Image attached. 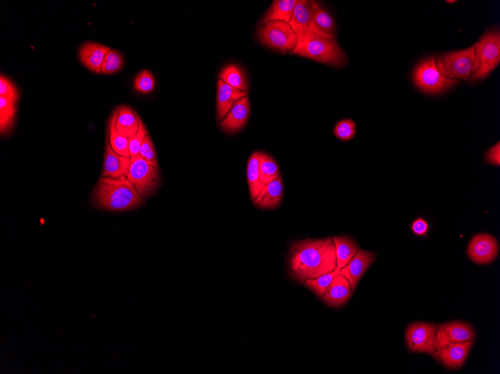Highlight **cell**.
<instances>
[{"mask_svg": "<svg viewBox=\"0 0 500 374\" xmlns=\"http://www.w3.org/2000/svg\"><path fill=\"white\" fill-rule=\"evenodd\" d=\"M289 260L292 277L297 281L331 274L337 267L334 238L295 242L290 249Z\"/></svg>", "mask_w": 500, "mask_h": 374, "instance_id": "1", "label": "cell"}, {"mask_svg": "<svg viewBox=\"0 0 500 374\" xmlns=\"http://www.w3.org/2000/svg\"><path fill=\"white\" fill-rule=\"evenodd\" d=\"M92 202L100 209L124 211L142 206L144 199L127 177H102L94 190Z\"/></svg>", "mask_w": 500, "mask_h": 374, "instance_id": "2", "label": "cell"}, {"mask_svg": "<svg viewBox=\"0 0 500 374\" xmlns=\"http://www.w3.org/2000/svg\"><path fill=\"white\" fill-rule=\"evenodd\" d=\"M298 43L291 53L329 66L341 67L347 62L343 49L334 38H326L313 33L297 35Z\"/></svg>", "mask_w": 500, "mask_h": 374, "instance_id": "3", "label": "cell"}, {"mask_svg": "<svg viewBox=\"0 0 500 374\" xmlns=\"http://www.w3.org/2000/svg\"><path fill=\"white\" fill-rule=\"evenodd\" d=\"M435 63L439 74L448 79L471 80L478 70L474 47L442 54Z\"/></svg>", "mask_w": 500, "mask_h": 374, "instance_id": "4", "label": "cell"}, {"mask_svg": "<svg viewBox=\"0 0 500 374\" xmlns=\"http://www.w3.org/2000/svg\"><path fill=\"white\" fill-rule=\"evenodd\" d=\"M258 37L263 44L281 53H292L298 43L295 30L282 20L263 24L258 29Z\"/></svg>", "mask_w": 500, "mask_h": 374, "instance_id": "5", "label": "cell"}, {"mask_svg": "<svg viewBox=\"0 0 500 374\" xmlns=\"http://www.w3.org/2000/svg\"><path fill=\"white\" fill-rule=\"evenodd\" d=\"M140 196L144 200L151 197L159 183V170L157 161H149L142 156L132 158L127 177Z\"/></svg>", "mask_w": 500, "mask_h": 374, "instance_id": "6", "label": "cell"}, {"mask_svg": "<svg viewBox=\"0 0 500 374\" xmlns=\"http://www.w3.org/2000/svg\"><path fill=\"white\" fill-rule=\"evenodd\" d=\"M477 72L471 79L476 81L486 78L500 63V34L499 31L486 33L474 46Z\"/></svg>", "mask_w": 500, "mask_h": 374, "instance_id": "7", "label": "cell"}, {"mask_svg": "<svg viewBox=\"0 0 500 374\" xmlns=\"http://www.w3.org/2000/svg\"><path fill=\"white\" fill-rule=\"evenodd\" d=\"M436 56L428 58L415 69L413 76L416 86L428 94H439L459 83V80L444 78L436 67Z\"/></svg>", "mask_w": 500, "mask_h": 374, "instance_id": "8", "label": "cell"}, {"mask_svg": "<svg viewBox=\"0 0 500 374\" xmlns=\"http://www.w3.org/2000/svg\"><path fill=\"white\" fill-rule=\"evenodd\" d=\"M437 325L416 322L409 325L405 332L407 348L412 352L427 353L432 355Z\"/></svg>", "mask_w": 500, "mask_h": 374, "instance_id": "9", "label": "cell"}, {"mask_svg": "<svg viewBox=\"0 0 500 374\" xmlns=\"http://www.w3.org/2000/svg\"><path fill=\"white\" fill-rule=\"evenodd\" d=\"M476 333L474 327L464 321H452L437 325L435 350L453 343L474 340Z\"/></svg>", "mask_w": 500, "mask_h": 374, "instance_id": "10", "label": "cell"}, {"mask_svg": "<svg viewBox=\"0 0 500 374\" xmlns=\"http://www.w3.org/2000/svg\"><path fill=\"white\" fill-rule=\"evenodd\" d=\"M499 252L497 240L492 235L477 234L469 241L467 254L476 264L487 265L494 261Z\"/></svg>", "mask_w": 500, "mask_h": 374, "instance_id": "11", "label": "cell"}, {"mask_svg": "<svg viewBox=\"0 0 500 374\" xmlns=\"http://www.w3.org/2000/svg\"><path fill=\"white\" fill-rule=\"evenodd\" d=\"M475 341L450 343L432 353L434 359L450 369L461 368L465 363Z\"/></svg>", "mask_w": 500, "mask_h": 374, "instance_id": "12", "label": "cell"}, {"mask_svg": "<svg viewBox=\"0 0 500 374\" xmlns=\"http://www.w3.org/2000/svg\"><path fill=\"white\" fill-rule=\"evenodd\" d=\"M376 258L377 254L375 252L359 249L356 255L339 271V275L344 276L349 281L352 291L356 289L359 280Z\"/></svg>", "mask_w": 500, "mask_h": 374, "instance_id": "13", "label": "cell"}, {"mask_svg": "<svg viewBox=\"0 0 500 374\" xmlns=\"http://www.w3.org/2000/svg\"><path fill=\"white\" fill-rule=\"evenodd\" d=\"M352 296V289L349 281L338 275L328 286L321 298L329 307L338 308L344 306Z\"/></svg>", "mask_w": 500, "mask_h": 374, "instance_id": "14", "label": "cell"}, {"mask_svg": "<svg viewBox=\"0 0 500 374\" xmlns=\"http://www.w3.org/2000/svg\"><path fill=\"white\" fill-rule=\"evenodd\" d=\"M131 157H125L116 154L109 143V135L107 136V145L104 155L103 177H127Z\"/></svg>", "mask_w": 500, "mask_h": 374, "instance_id": "15", "label": "cell"}, {"mask_svg": "<svg viewBox=\"0 0 500 374\" xmlns=\"http://www.w3.org/2000/svg\"><path fill=\"white\" fill-rule=\"evenodd\" d=\"M111 49L93 42H87L79 49V58L91 72L101 74V68L106 54Z\"/></svg>", "mask_w": 500, "mask_h": 374, "instance_id": "16", "label": "cell"}, {"mask_svg": "<svg viewBox=\"0 0 500 374\" xmlns=\"http://www.w3.org/2000/svg\"><path fill=\"white\" fill-rule=\"evenodd\" d=\"M250 113L249 101L247 97L236 101L226 115L221 127L228 133H235L244 128Z\"/></svg>", "mask_w": 500, "mask_h": 374, "instance_id": "17", "label": "cell"}, {"mask_svg": "<svg viewBox=\"0 0 500 374\" xmlns=\"http://www.w3.org/2000/svg\"><path fill=\"white\" fill-rule=\"evenodd\" d=\"M247 96V92L237 89L219 79L217 83V117L222 121L236 101Z\"/></svg>", "mask_w": 500, "mask_h": 374, "instance_id": "18", "label": "cell"}, {"mask_svg": "<svg viewBox=\"0 0 500 374\" xmlns=\"http://www.w3.org/2000/svg\"><path fill=\"white\" fill-rule=\"evenodd\" d=\"M313 15L312 1L298 0L289 24L297 35L311 33Z\"/></svg>", "mask_w": 500, "mask_h": 374, "instance_id": "19", "label": "cell"}, {"mask_svg": "<svg viewBox=\"0 0 500 374\" xmlns=\"http://www.w3.org/2000/svg\"><path fill=\"white\" fill-rule=\"evenodd\" d=\"M283 186L282 178L279 177L266 185L253 200L254 204L262 209H274L282 200Z\"/></svg>", "mask_w": 500, "mask_h": 374, "instance_id": "20", "label": "cell"}, {"mask_svg": "<svg viewBox=\"0 0 500 374\" xmlns=\"http://www.w3.org/2000/svg\"><path fill=\"white\" fill-rule=\"evenodd\" d=\"M116 128L120 135L128 139L131 138L138 133L139 117L132 108L126 106H120L116 121Z\"/></svg>", "mask_w": 500, "mask_h": 374, "instance_id": "21", "label": "cell"}, {"mask_svg": "<svg viewBox=\"0 0 500 374\" xmlns=\"http://www.w3.org/2000/svg\"><path fill=\"white\" fill-rule=\"evenodd\" d=\"M312 6L313 15L311 33L335 38V24L332 17L316 2L312 1Z\"/></svg>", "mask_w": 500, "mask_h": 374, "instance_id": "22", "label": "cell"}, {"mask_svg": "<svg viewBox=\"0 0 500 374\" xmlns=\"http://www.w3.org/2000/svg\"><path fill=\"white\" fill-rule=\"evenodd\" d=\"M337 267L336 270H341L357 254L359 247L357 242L348 236L334 237Z\"/></svg>", "mask_w": 500, "mask_h": 374, "instance_id": "23", "label": "cell"}, {"mask_svg": "<svg viewBox=\"0 0 500 374\" xmlns=\"http://www.w3.org/2000/svg\"><path fill=\"white\" fill-rule=\"evenodd\" d=\"M298 0H275L262 19L263 24L272 20H282L289 24Z\"/></svg>", "mask_w": 500, "mask_h": 374, "instance_id": "24", "label": "cell"}, {"mask_svg": "<svg viewBox=\"0 0 500 374\" xmlns=\"http://www.w3.org/2000/svg\"><path fill=\"white\" fill-rule=\"evenodd\" d=\"M219 77L230 86L245 92H248L247 76L241 67L235 65H230L222 70Z\"/></svg>", "mask_w": 500, "mask_h": 374, "instance_id": "25", "label": "cell"}, {"mask_svg": "<svg viewBox=\"0 0 500 374\" xmlns=\"http://www.w3.org/2000/svg\"><path fill=\"white\" fill-rule=\"evenodd\" d=\"M118 108L109 120V140L111 147L116 154L125 157H130L128 138L120 135L116 128V121Z\"/></svg>", "mask_w": 500, "mask_h": 374, "instance_id": "26", "label": "cell"}, {"mask_svg": "<svg viewBox=\"0 0 500 374\" xmlns=\"http://www.w3.org/2000/svg\"><path fill=\"white\" fill-rule=\"evenodd\" d=\"M258 179L265 185L271 184L280 177L276 161L265 154L258 153Z\"/></svg>", "mask_w": 500, "mask_h": 374, "instance_id": "27", "label": "cell"}, {"mask_svg": "<svg viewBox=\"0 0 500 374\" xmlns=\"http://www.w3.org/2000/svg\"><path fill=\"white\" fill-rule=\"evenodd\" d=\"M259 168H258V152H255L249 159L247 166V179L249 188L250 195L254 200L260 191L266 186L260 181L258 179Z\"/></svg>", "mask_w": 500, "mask_h": 374, "instance_id": "28", "label": "cell"}, {"mask_svg": "<svg viewBox=\"0 0 500 374\" xmlns=\"http://www.w3.org/2000/svg\"><path fill=\"white\" fill-rule=\"evenodd\" d=\"M17 112V102L13 99L0 97V131L6 134L11 129Z\"/></svg>", "mask_w": 500, "mask_h": 374, "instance_id": "29", "label": "cell"}, {"mask_svg": "<svg viewBox=\"0 0 500 374\" xmlns=\"http://www.w3.org/2000/svg\"><path fill=\"white\" fill-rule=\"evenodd\" d=\"M123 65V58L116 50L111 49L106 54L101 68L103 74H113L121 70Z\"/></svg>", "mask_w": 500, "mask_h": 374, "instance_id": "30", "label": "cell"}, {"mask_svg": "<svg viewBox=\"0 0 500 374\" xmlns=\"http://www.w3.org/2000/svg\"><path fill=\"white\" fill-rule=\"evenodd\" d=\"M339 275V272L335 270L331 274L325 275L321 277L308 279L305 282V285L308 288L311 289L316 295L322 298L325 294V292L333 279Z\"/></svg>", "mask_w": 500, "mask_h": 374, "instance_id": "31", "label": "cell"}, {"mask_svg": "<svg viewBox=\"0 0 500 374\" xmlns=\"http://www.w3.org/2000/svg\"><path fill=\"white\" fill-rule=\"evenodd\" d=\"M357 131V126L352 119H345L338 121L334 129V135L338 139L347 141L352 140Z\"/></svg>", "mask_w": 500, "mask_h": 374, "instance_id": "32", "label": "cell"}, {"mask_svg": "<svg viewBox=\"0 0 500 374\" xmlns=\"http://www.w3.org/2000/svg\"><path fill=\"white\" fill-rule=\"evenodd\" d=\"M134 88L141 94H149L153 92L155 86V80L153 74L147 70H143L136 77Z\"/></svg>", "mask_w": 500, "mask_h": 374, "instance_id": "33", "label": "cell"}, {"mask_svg": "<svg viewBox=\"0 0 500 374\" xmlns=\"http://www.w3.org/2000/svg\"><path fill=\"white\" fill-rule=\"evenodd\" d=\"M148 135V131L139 118V129L134 137L129 138L130 157L132 158L139 155L140 147L143 143L145 137Z\"/></svg>", "mask_w": 500, "mask_h": 374, "instance_id": "34", "label": "cell"}, {"mask_svg": "<svg viewBox=\"0 0 500 374\" xmlns=\"http://www.w3.org/2000/svg\"><path fill=\"white\" fill-rule=\"evenodd\" d=\"M0 97L13 99L17 102L18 90L13 81L3 74L0 75Z\"/></svg>", "mask_w": 500, "mask_h": 374, "instance_id": "35", "label": "cell"}, {"mask_svg": "<svg viewBox=\"0 0 500 374\" xmlns=\"http://www.w3.org/2000/svg\"><path fill=\"white\" fill-rule=\"evenodd\" d=\"M139 156L149 161H157L156 152L151 137L147 135L140 147Z\"/></svg>", "mask_w": 500, "mask_h": 374, "instance_id": "36", "label": "cell"}, {"mask_svg": "<svg viewBox=\"0 0 500 374\" xmlns=\"http://www.w3.org/2000/svg\"><path fill=\"white\" fill-rule=\"evenodd\" d=\"M486 163L494 166L500 165V143H497L490 148L485 154Z\"/></svg>", "mask_w": 500, "mask_h": 374, "instance_id": "37", "label": "cell"}, {"mask_svg": "<svg viewBox=\"0 0 500 374\" xmlns=\"http://www.w3.org/2000/svg\"><path fill=\"white\" fill-rule=\"evenodd\" d=\"M411 229L414 234L418 236H424L428 234L429 226L428 222L423 218H419L412 222Z\"/></svg>", "mask_w": 500, "mask_h": 374, "instance_id": "38", "label": "cell"}, {"mask_svg": "<svg viewBox=\"0 0 500 374\" xmlns=\"http://www.w3.org/2000/svg\"><path fill=\"white\" fill-rule=\"evenodd\" d=\"M446 2H447L448 3H455L456 1H446Z\"/></svg>", "mask_w": 500, "mask_h": 374, "instance_id": "39", "label": "cell"}]
</instances>
